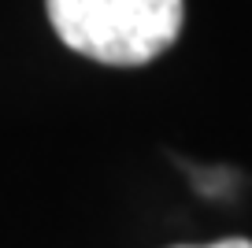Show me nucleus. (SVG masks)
Listing matches in <instances>:
<instances>
[{"instance_id": "obj_1", "label": "nucleus", "mask_w": 252, "mask_h": 248, "mask_svg": "<svg viewBox=\"0 0 252 248\" xmlns=\"http://www.w3.org/2000/svg\"><path fill=\"white\" fill-rule=\"evenodd\" d=\"M52 30L74 52L111 67H137L174 45L182 0H45Z\"/></svg>"}, {"instance_id": "obj_2", "label": "nucleus", "mask_w": 252, "mask_h": 248, "mask_svg": "<svg viewBox=\"0 0 252 248\" xmlns=\"http://www.w3.org/2000/svg\"><path fill=\"white\" fill-rule=\"evenodd\" d=\"M178 248H252V241L230 237V241H215V245H178Z\"/></svg>"}]
</instances>
